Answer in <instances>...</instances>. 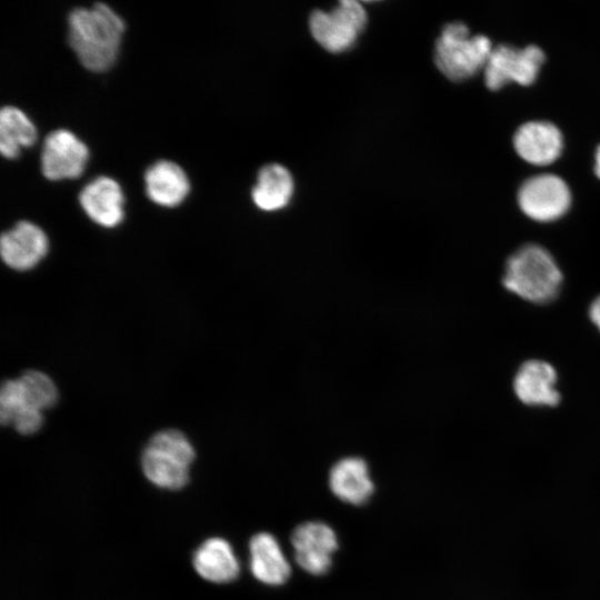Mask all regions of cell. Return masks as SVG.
I'll return each mask as SVG.
<instances>
[{"instance_id":"obj_9","label":"cell","mask_w":600,"mask_h":600,"mask_svg":"<svg viewBox=\"0 0 600 600\" xmlns=\"http://www.w3.org/2000/svg\"><path fill=\"white\" fill-rule=\"evenodd\" d=\"M290 540L300 568L314 576L329 571L338 540L328 524L320 521L301 523L292 531Z\"/></svg>"},{"instance_id":"obj_22","label":"cell","mask_w":600,"mask_h":600,"mask_svg":"<svg viewBox=\"0 0 600 600\" xmlns=\"http://www.w3.org/2000/svg\"><path fill=\"white\" fill-rule=\"evenodd\" d=\"M594 172L600 178V144L597 147L594 153Z\"/></svg>"},{"instance_id":"obj_15","label":"cell","mask_w":600,"mask_h":600,"mask_svg":"<svg viewBox=\"0 0 600 600\" xmlns=\"http://www.w3.org/2000/svg\"><path fill=\"white\" fill-rule=\"evenodd\" d=\"M192 563L202 579L213 583L231 582L240 572V564L231 544L218 537L207 539L197 548Z\"/></svg>"},{"instance_id":"obj_4","label":"cell","mask_w":600,"mask_h":600,"mask_svg":"<svg viewBox=\"0 0 600 600\" xmlns=\"http://www.w3.org/2000/svg\"><path fill=\"white\" fill-rule=\"evenodd\" d=\"M491 40L470 33L461 21L447 23L436 41L437 68L451 80H464L483 69L492 50Z\"/></svg>"},{"instance_id":"obj_21","label":"cell","mask_w":600,"mask_h":600,"mask_svg":"<svg viewBox=\"0 0 600 600\" xmlns=\"http://www.w3.org/2000/svg\"><path fill=\"white\" fill-rule=\"evenodd\" d=\"M590 320L597 326L600 331V296H598L589 307Z\"/></svg>"},{"instance_id":"obj_11","label":"cell","mask_w":600,"mask_h":600,"mask_svg":"<svg viewBox=\"0 0 600 600\" xmlns=\"http://www.w3.org/2000/svg\"><path fill=\"white\" fill-rule=\"evenodd\" d=\"M84 213L97 224L113 228L124 218V194L112 178L100 176L87 183L79 193Z\"/></svg>"},{"instance_id":"obj_14","label":"cell","mask_w":600,"mask_h":600,"mask_svg":"<svg viewBox=\"0 0 600 600\" xmlns=\"http://www.w3.org/2000/svg\"><path fill=\"white\" fill-rule=\"evenodd\" d=\"M144 191L156 204L177 207L184 201L190 191V181L184 170L171 160H158L147 168Z\"/></svg>"},{"instance_id":"obj_2","label":"cell","mask_w":600,"mask_h":600,"mask_svg":"<svg viewBox=\"0 0 600 600\" xmlns=\"http://www.w3.org/2000/svg\"><path fill=\"white\" fill-rule=\"evenodd\" d=\"M562 272L542 246L526 243L507 260L502 284L510 292L533 303H547L559 293Z\"/></svg>"},{"instance_id":"obj_12","label":"cell","mask_w":600,"mask_h":600,"mask_svg":"<svg viewBox=\"0 0 600 600\" xmlns=\"http://www.w3.org/2000/svg\"><path fill=\"white\" fill-rule=\"evenodd\" d=\"M562 133L548 120H530L518 127L513 146L518 154L534 164L554 161L562 150Z\"/></svg>"},{"instance_id":"obj_8","label":"cell","mask_w":600,"mask_h":600,"mask_svg":"<svg viewBox=\"0 0 600 600\" xmlns=\"http://www.w3.org/2000/svg\"><path fill=\"white\" fill-rule=\"evenodd\" d=\"M89 149L73 132L57 129L47 134L40 153V169L51 181L76 179L82 174Z\"/></svg>"},{"instance_id":"obj_19","label":"cell","mask_w":600,"mask_h":600,"mask_svg":"<svg viewBox=\"0 0 600 600\" xmlns=\"http://www.w3.org/2000/svg\"><path fill=\"white\" fill-rule=\"evenodd\" d=\"M37 140V129L30 118L19 108L4 106L0 111V151L7 159H14L21 149Z\"/></svg>"},{"instance_id":"obj_17","label":"cell","mask_w":600,"mask_h":600,"mask_svg":"<svg viewBox=\"0 0 600 600\" xmlns=\"http://www.w3.org/2000/svg\"><path fill=\"white\" fill-rule=\"evenodd\" d=\"M250 569L259 581L270 584H283L290 577L291 567L279 542L268 532L254 534L249 543Z\"/></svg>"},{"instance_id":"obj_7","label":"cell","mask_w":600,"mask_h":600,"mask_svg":"<svg viewBox=\"0 0 600 600\" xmlns=\"http://www.w3.org/2000/svg\"><path fill=\"white\" fill-rule=\"evenodd\" d=\"M521 210L537 221H552L567 212L571 193L558 174L544 172L527 178L517 194Z\"/></svg>"},{"instance_id":"obj_10","label":"cell","mask_w":600,"mask_h":600,"mask_svg":"<svg viewBox=\"0 0 600 600\" xmlns=\"http://www.w3.org/2000/svg\"><path fill=\"white\" fill-rule=\"evenodd\" d=\"M48 237L30 221H19L1 236L0 252L4 263L24 271L36 267L47 254Z\"/></svg>"},{"instance_id":"obj_5","label":"cell","mask_w":600,"mask_h":600,"mask_svg":"<svg viewBox=\"0 0 600 600\" xmlns=\"http://www.w3.org/2000/svg\"><path fill=\"white\" fill-rule=\"evenodd\" d=\"M367 12L354 0H342L327 12L314 10L309 19V27L314 40L327 51L339 53L349 49L363 31Z\"/></svg>"},{"instance_id":"obj_1","label":"cell","mask_w":600,"mask_h":600,"mask_svg":"<svg viewBox=\"0 0 600 600\" xmlns=\"http://www.w3.org/2000/svg\"><path fill=\"white\" fill-rule=\"evenodd\" d=\"M124 30L123 19L103 2L68 14V43L89 71L103 72L114 64Z\"/></svg>"},{"instance_id":"obj_16","label":"cell","mask_w":600,"mask_h":600,"mask_svg":"<svg viewBox=\"0 0 600 600\" xmlns=\"http://www.w3.org/2000/svg\"><path fill=\"white\" fill-rule=\"evenodd\" d=\"M329 486L336 497L354 506L366 503L374 490L367 462L357 457L344 458L331 468Z\"/></svg>"},{"instance_id":"obj_6","label":"cell","mask_w":600,"mask_h":600,"mask_svg":"<svg viewBox=\"0 0 600 600\" xmlns=\"http://www.w3.org/2000/svg\"><path fill=\"white\" fill-rule=\"evenodd\" d=\"M543 60L544 52L537 44L519 48L510 43H499L492 47L483 68L484 82L493 90L509 81L530 84L537 78Z\"/></svg>"},{"instance_id":"obj_3","label":"cell","mask_w":600,"mask_h":600,"mask_svg":"<svg viewBox=\"0 0 600 600\" xmlns=\"http://www.w3.org/2000/svg\"><path fill=\"white\" fill-rule=\"evenodd\" d=\"M194 449L188 438L176 429L156 433L147 443L141 457L142 471L154 486L177 490L189 480Z\"/></svg>"},{"instance_id":"obj_18","label":"cell","mask_w":600,"mask_h":600,"mask_svg":"<svg viewBox=\"0 0 600 600\" xmlns=\"http://www.w3.org/2000/svg\"><path fill=\"white\" fill-rule=\"evenodd\" d=\"M293 193V179L287 168L278 163L262 167L251 191L254 204L263 211L279 210L288 204Z\"/></svg>"},{"instance_id":"obj_13","label":"cell","mask_w":600,"mask_h":600,"mask_svg":"<svg viewBox=\"0 0 600 600\" xmlns=\"http://www.w3.org/2000/svg\"><path fill=\"white\" fill-rule=\"evenodd\" d=\"M557 379V371L550 363L531 359L518 369L513 390L517 398L527 406L554 407L560 402Z\"/></svg>"},{"instance_id":"obj_20","label":"cell","mask_w":600,"mask_h":600,"mask_svg":"<svg viewBox=\"0 0 600 600\" xmlns=\"http://www.w3.org/2000/svg\"><path fill=\"white\" fill-rule=\"evenodd\" d=\"M28 403L43 411L51 408L58 399V390L53 381L40 371L31 370L19 378Z\"/></svg>"}]
</instances>
